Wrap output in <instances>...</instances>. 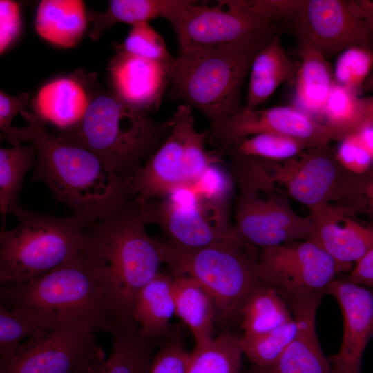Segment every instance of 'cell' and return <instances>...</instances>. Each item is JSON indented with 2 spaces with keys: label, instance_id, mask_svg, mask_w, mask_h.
Returning a JSON list of instances; mask_svg holds the SVG:
<instances>
[{
  "label": "cell",
  "instance_id": "cell-1",
  "mask_svg": "<svg viewBox=\"0 0 373 373\" xmlns=\"http://www.w3.org/2000/svg\"><path fill=\"white\" fill-rule=\"evenodd\" d=\"M27 125L13 126L6 140L12 145L26 141L36 150L33 180L43 182L73 215L90 222L106 219L133 197L126 179L88 149L50 134L46 122L33 112L20 111Z\"/></svg>",
  "mask_w": 373,
  "mask_h": 373
},
{
  "label": "cell",
  "instance_id": "cell-2",
  "mask_svg": "<svg viewBox=\"0 0 373 373\" xmlns=\"http://www.w3.org/2000/svg\"><path fill=\"white\" fill-rule=\"evenodd\" d=\"M0 303L30 309L56 328L87 327L108 332L118 317L102 265L88 246L30 281L1 286Z\"/></svg>",
  "mask_w": 373,
  "mask_h": 373
},
{
  "label": "cell",
  "instance_id": "cell-3",
  "mask_svg": "<svg viewBox=\"0 0 373 373\" xmlns=\"http://www.w3.org/2000/svg\"><path fill=\"white\" fill-rule=\"evenodd\" d=\"M107 91L97 82L83 119L57 135L88 149L126 179L162 144L173 128Z\"/></svg>",
  "mask_w": 373,
  "mask_h": 373
},
{
  "label": "cell",
  "instance_id": "cell-4",
  "mask_svg": "<svg viewBox=\"0 0 373 373\" xmlns=\"http://www.w3.org/2000/svg\"><path fill=\"white\" fill-rule=\"evenodd\" d=\"M139 202L131 198L111 216L90 222L88 247L98 257L114 308L131 316L141 289L157 275L164 260V243L146 231Z\"/></svg>",
  "mask_w": 373,
  "mask_h": 373
},
{
  "label": "cell",
  "instance_id": "cell-5",
  "mask_svg": "<svg viewBox=\"0 0 373 373\" xmlns=\"http://www.w3.org/2000/svg\"><path fill=\"white\" fill-rule=\"evenodd\" d=\"M275 35L179 54L171 68L169 97L198 109L211 126L240 112L242 88L254 59Z\"/></svg>",
  "mask_w": 373,
  "mask_h": 373
},
{
  "label": "cell",
  "instance_id": "cell-6",
  "mask_svg": "<svg viewBox=\"0 0 373 373\" xmlns=\"http://www.w3.org/2000/svg\"><path fill=\"white\" fill-rule=\"evenodd\" d=\"M15 216L18 224L0 233L1 286L30 281L88 246L90 222L79 216L60 218L23 207Z\"/></svg>",
  "mask_w": 373,
  "mask_h": 373
},
{
  "label": "cell",
  "instance_id": "cell-7",
  "mask_svg": "<svg viewBox=\"0 0 373 373\" xmlns=\"http://www.w3.org/2000/svg\"><path fill=\"white\" fill-rule=\"evenodd\" d=\"M164 243V264L171 275L197 281L211 298L216 318L224 322L240 318L246 300L262 283L256 273V247L237 236L198 248Z\"/></svg>",
  "mask_w": 373,
  "mask_h": 373
},
{
  "label": "cell",
  "instance_id": "cell-8",
  "mask_svg": "<svg viewBox=\"0 0 373 373\" xmlns=\"http://www.w3.org/2000/svg\"><path fill=\"white\" fill-rule=\"evenodd\" d=\"M256 162L271 182L307 207L309 215L337 210L352 216L368 208L366 191L370 180L365 181L342 166L329 144L309 149L287 160L256 157Z\"/></svg>",
  "mask_w": 373,
  "mask_h": 373
},
{
  "label": "cell",
  "instance_id": "cell-9",
  "mask_svg": "<svg viewBox=\"0 0 373 373\" xmlns=\"http://www.w3.org/2000/svg\"><path fill=\"white\" fill-rule=\"evenodd\" d=\"M230 173L238 189L234 231L245 242L264 248L309 240L314 230L309 215L298 214L288 196L248 156L230 157Z\"/></svg>",
  "mask_w": 373,
  "mask_h": 373
},
{
  "label": "cell",
  "instance_id": "cell-10",
  "mask_svg": "<svg viewBox=\"0 0 373 373\" xmlns=\"http://www.w3.org/2000/svg\"><path fill=\"white\" fill-rule=\"evenodd\" d=\"M352 267L305 240L260 248L256 273L262 283L274 288L287 303L323 295L338 274Z\"/></svg>",
  "mask_w": 373,
  "mask_h": 373
},
{
  "label": "cell",
  "instance_id": "cell-11",
  "mask_svg": "<svg viewBox=\"0 0 373 373\" xmlns=\"http://www.w3.org/2000/svg\"><path fill=\"white\" fill-rule=\"evenodd\" d=\"M139 203L146 224H157L177 245L198 248L236 236L231 207L200 198L191 186H178L162 197Z\"/></svg>",
  "mask_w": 373,
  "mask_h": 373
},
{
  "label": "cell",
  "instance_id": "cell-12",
  "mask_svg": "<svg viewBox=\"0 0 373 373\" xmlns=\"http://www.w3.org/2000/svg\"><path fill=\"white\" fill-rule=\"evenodd\" d=\"M216 2L187 0L170 23L179 54L222 48L283 31L278 24L256 19L231 0Z\"/></svg>",
  "mask_w": 373,
  "mask_h": 373
},
{
  "label": "cell",
  "instance_id": "cell-13",
  "mask_svg": "<svg viewBox=\"0 0 373 373\" xmlns=\"http://www.w3.org/2000/svg\"><path fill=\"white\" fill-rule=\"evenodd\" d=\"M95 331L87 327L56 328L23 342L1 359L0 373H94L106 358Z\"/></svg>",
  "mask_w": 373,
  "mask_h": 373
},
{
  "label": "cell",
  "instance_id": "cell-14",
  "mask_svg": "<svg viewBox=\"0 0 373 373\" xmlns=\"http://www.w3.org/2000/svg\"><path fill=\"white\" fill-rule=\"evenodd\" d=\"M298 42L316 48L327 60L352 47L373 50V32L342 0H301L289 21Z\"/></svg>",
  "mask_w": 373,
  "mask_h": 373
},
{
  "label": "cell",
  "instance_id": "cell-15",
  "mask_svg": "<svg viewBox=\"0 0 373 373\" xmlns=\"http://www.w3.org/2000/svg\"><path fill=\"white\" fill-rule=\"evenodd\" d=\"M208 142L221 150L239 140L260 133L283 135L300 140L310 148L339 141L337 134L323 122L299 109L275 106L246 110L211 126Z\"/></svg>",
  "mask_w": 373,
  "mask_h": 373
},
{
  "label": "cell",
  "instance_id": "cell-16",
  "mask_svg": "<svg viewBox=\"0 0 373 373\" xmlns=\"http://www.w3.org/2000/svg\"><path fill=\"white\" fill-rule=\"evenodd\" d=\"M171 119L173 128L162 144L126 179L129 193L140 203L162 197L176 187L193 184L186 157L188 137L195 127L191 107L180 104Z\"/></svg>",
  "mask_w": 373,
  "mask_h": 373
},
{
  "label": "cell",
  "instance_id": "cell-17",
  "mask_svg": "<svg viewBox=\"0 0 373 373\" xmlns=\"http://www.w3.org/2000/svg\"><path fill=\"white\" fill-rule=\"evenodd\" d=\"M326 293L338 303L343 323L340 349L329 358L332 373H361L362 356L373 337V294L347 278H336Z\"/></svg>",
  "mask_w": 373,
  "mask_h": 373
},
{
  "label": "cell",
  "instance_id": "cell-18",
  "mask_svg": "<svg viewBox=\"0 0 373 373\" xmlns=\"http://www.w3.org/2000/svg\"><path fill=\"white\" fill-rule=\"evenodd\" d=\"M173 62L155 61L116 51L108 65L112 92L138 110L156 111L169 86Z\"/></svg>",
  "mask_w": 373,
  "mask_h": 373
},
{
  "label": "cell",
  "instance_id": "cell-19",
  "mask_svg": "<svg viewBox=\"0 0 373 373\" xmlns=\"http://www.w3.org/2000/svg\"><path fill=\"white\" fill-rule=\"evenodd\" d=\"M97 82L96 73L82 69L50 80L34 97L33 113L59 131L71 128L84 117Z\"/></svg>",
  "mask_w": 373,
  "mask_h": 373
},
{
  "label": "cell",
  "instance_id": "cell-20",
  "mask_svg": "<svg viewBox=\"0 0 373 373\" xmlns=\"http://www.w3.org/2000/svg\"><path fill=\"white\" fill-rule=\"evenodd\" d=\"M323 295L287 302L297 323V332L285 350L265 373H332L316 334L315 318ZM258 368V367H257Z\"/></svg>",
  "mask_w": 373,
  "mask_h": 373
},
{
  "label": "cell",
  "instance_id": "cell-21",
  "mask_svg": "<svg viewBox=\"0 0 373 373\" xmlns=\"http://www.w3.org/2000/svg\"><path fill=\"white\" fill-rule=\"evenodd\" d=\"M309 216L314 230L309 240L338 262L352 265L373 249L371 225L363 226L352 219L351 215L337 210H326Z\"/></svg>",
  "mask_w": 373,
  "mask_h": 373
},
{
  "label": "cell",
  "instance_id": "cell-22",
  "mask_svg": "<svg viewBox=\"0 0 373 373\" xmlns=\"http://www.w3.org/2000/svg\"><path fill=\"white\" fill-rule=\"evenodd\" d=\"M108 332L111 350L94 373H149L157 338L145 334L131 317H117Z\"/></svg>",
  "mask_w": 373,
  "mask_h": 373
},
{
  "label": "cell",
  "instance_id": "cell-23",
  "mask_svg": "<svg viewBox=\"0 0 373 373\" xmlns=\"http://www.w3.org/2000/svg\"><path fill=\"white\" fill-rule=\"evenodd\" d=\"M297 70L296 64L285 53L280 35H275L254 59L243 108H258L281 84L294 77Z\"/></svg>",
  "mask_w": 373,
  "mask_h": 373
},
{
  "label": "cell",
  "instance_id": "cell-24",
  "mask_svg": "<svg viewBox=\"0 0 373 373\" xmlns=\"http://www.w3.org/2000/svg\"><path fill=\"white\" fill-rule=\"evenodd\" d=\"M88 14L79 0H43L37 6L35 30L48 42L63 48L77 45L87 26Z\"/></svg>",
  "mask_w": 373,
  "mask_h": 373
},
{
  "label": "cell",
  "instance_id": "cell-25",
  "mask_svg": "<svg viewBox=\"0 0 373 373\" xmlns=\"http://www.w3.org/2000/svg\"><path fill=\"white\" fill-rule=\"evenodd\" d=\"M175 314L173 276L160 272L139 292L131 317L145 334L158 338L169 334Z\"/></svg>",
  "mask_w": 373,
  "mask_h": 373
},
{
  "label": "cell",
  "instance_id": "cell-26",
  "mask_svg": "<svg viewBox=\"0 0 373 373\" xmlns=\"http://www.w3.org/2000/svg\"><path fill=\"white\" fill-rule=\"evenodd\" d=\"M301 58L296 73V93L303 112L320 115L334 84L328 60L313 46L298 42Z\"/></svg>",
  "mask_w": 373,
  "mask_h": 373
},
{
  "label": "cell",
  "instance_id": "cell-27",
  "mask_svg": "<svg viewBox=\"0 0 373 373\" xmlns=\"http://www.w3.org/2000/svg\"><path fill=\"white\" fill-rule=\"evenodd\" d=\"M186 0H111L103 12H89L88 19L92 23L90 38L97 40L102 32L116 23L131 26L142 22L162 17L171 23Z\"/></svg>",
  "mask_w": 373,
  "mask_h": 373
},
{
  "label": "cell",
  "instance_id": "cell-28",
  "mask_svg": "<svg viewBox=\"0 0 373 373\" xmlns=\"http://www.w3.org/2000/svg\"><path fill=\"white\" fill-rule=\"evenodd\" d=\"M173 295L175 315L189 328L195 345L211 341L216 309L205 289L191 277L173 276Z\"/></svg>",
  "mask_w": 373,
  "mask_h": 373
},
{
  "label": "cell",
  "instance_id": "cell-29",
  "mask_svg": "<svg viewBox=\"0 0 373 373\" xmlns=\"http://www.w3.org/2000/svg\"><path fill=\"white\" fill-rule=\"evenodd\" d=\"M240 318L242 336L269 332L294 318L285 300L273 287L262 283L244 304Z\"/></svg>",
  "mask_w": 373,
  "mask_h": 373
},
{
  "label": "cell",
  "instance_id": "cell-30",
  "mask_svg": "<svg viewBox=\"0 0 373 373\" xmlns=\"http://www.w3.org/2000/svg\"><path fill=\"white\" fill-rule=\"evenodd\" d=\"M35 146L17 143L11 148L0 149V213L2 220L21 209L18 197L28 171L35 166Z\"/></svg>",
  "mask_w": 373,
  "mask_h": 373
},
{
  "label": "cell",
  "instance_id": "cell-31",
  "mask_svg": "<svg viewBox=\"0 0 373 373\" xmlns=\"http://www.w3.org/2000/svg\"><path fill=\"white\" fill-rule=\"evenodd\" d=\"M53 329L52 323L30 309L0 303L1 359L12 356L26 341Z\"/></svg>",
  "mask_w": 373,
  "mask_h": 373
},
{
  "label": "cell",
  "instance_id": "cell-32",
  "mask_svg": "<svg viewBox=\"0 0 373 373\" xmlns=\"http://www.w3.org/2000/svg\"><path fill=\"white\" fill-rule=\"evenodd\" d=\"M242 354L241 336L222 332L209 343L195 345L188 373H239Z\"/></svg>",
  "mask_w": 373,
  "mask_h": 373
},
{
  "label": "cell",
  "instance_id": "cell-33",
  "mask_svg": "<svg viewBox=\"0 0 373 373\" xmlns=\"http://www.w3.org/2000/svg\"><path fill=\"white\" fill-rule=\"evenodd\" d=\"M309 149L311 148L305 142L294 137L274 133H260L239 140L218 151L223 155H236L284 161L295 157Z\"/></svg>",
  "mask_w": 373,
  "mask_h": 373
},
{
  "label": "cell",
  "instance_id": "cell-34",
  "mask_svg": "<svg viewBox=\"0 0 373 373\" xmlns=\"http://www.w3.org/2000/svg\"><path fill=\"white\" fill-rule=\"evenodd\" d=\"M297 332L294 318L269 332L254 336H241V345L248 359L258 368H269L279 358Z\"/></svg>",
  "mask_w": 373,
  "mask_h": 373
},
{
  "label": "cell",
  "instance_id": "cell-35",
  "mask_svg": "<svg viewBox=\"0 0 373 373\" xmlns=\"http://www.w3.org/2000/svg\"><path fill=\"white\" fill-rule=\"evenodd\" d=\"M358 99L354 91L334 81L321 116L323 124L337 134L339 141L358 129Z\"/></svg>",
  "mask_w": 373,
  "mask_h": 373
},
{
  "label": "cell",
  "instance_id": "cell-36",
  "mask_svg": "<svg viewBox=\"0 0 373 373\" xmlns=\"http://www.w3.org/2000/svg\"><path fill=\"white\" fill-rule=\"evenodd\" d=\"M115 45V51L152 61L173 63L175 58L168 51L163 37L149 22L132 26L124 41Z\"/></svg>",
  "mask_w": 373,
  "mask_h": 373
},
{
  "label": "cell",
  "instance_id": "cell-37",
  "mask_svg": "<svg viewBox=\"0 0 373 373\" xmlns=\"http://www.w3.org/2000/svg\"><path fill=\"white\" fill-rule=\"evenodd\" d=\"M373 66V50L352 47L342 52L333 71L334 81L356 91L370 75Z\"/></svg>",
  "mask_w": 373,
  "mask_h": 373
},
{
  "label": "cell",
  "instance_id": "cell-38",
  "mask_svg": "<svg viewBox=\"0 0 373 373\" xmlns=\"http://www.w3.org/2000/svg\"><path fill=\"white\" fill-rule=\"evenodd\" d=\"M236 184L230 171L220 164L208 166L191 186L197 195L206 201L231 207Z\"/></svg>",
  "mask_w": 373,
  "mask_h": 373
},
{
  "label": "cell",
  "instance_id": "cell-39",
  "mask_svg": "<svg viewBox=\"0 0 373 373\" xmlns=\"http://www.w3.org/2000/svg\"><path fill=\"white\" fill-rule=\"evenodd\" d=\"M231 3L256 19L278 24V21H290L301 0H231Z\"/></svg>",
  "mask_w": 373,
  "mask_h": 373
},
{
  "label": "cell",
  "instance_id": "cell-40",
  "mask_svg": "<svg viewBox=\"0 0 373 373\" xmlns=\"http://www.w3.org/2000/svg\"><path fill=\"white\" fill-rule=\"evenodd\" d=\"M191 359L180 336H175L153 357L149 373H188Z\"/></svg>",
  "mask_w": 373,
  "mask_h": 373
},
{
  "label": "cell",
  "instance_id": "cell-41",
  "mask_svg": "<svg viewBox=\"0 0 373 373\" xmlns=\"http://www.w3.org/2000/svg\"><path fill=\"white\" fill-rule=\"evenodd\" d=\"M336 152L338 162L348 171L362 175L373 162V159L355 133L340 141Z\"/></svg>",
  "mask_w": 373,
  "mask_h": 373
},
{
  "label": "cell",
  "instance_id": "cell-42",
  "mask_svg": "<svg viewBox=\"0 0 373 373\" xmlns=\"http://www.w3.org/2000/svg\"><path fill=\"white\" fill-rule=\"evenodd\" d=\"M19 4L10 0L0 1V52L3 54L17 39L21 30Z\"/></svg>",
  "mask_w": 373,
  "mask_h": 373
},
{
  "label": "cell",
  "instance_id": "cell-43",
  "mask_svg": "<svg viewBox=\"0 0 373 373\" xmlns=\"http://www.w3.org/2000/svg\"><path fill=\"white\" fill-rule=\"evenodd\" d=\"M30 101V96L26 93H21L12 96L1 90L0 92V129L6 138L12 128V121L25 108Z\"/></svg>",
  "mask_w": 373,
  "mask_h": 373
},
{
  "label": "cell",
  "instance_id": "cell-44",
  "mask_svg": "<svg viewBox=\"0 0 373 373\" xmlns=\"http://www.w3.org/2000/svg\"><path fill=\"white\" fill-rule=\"evenodd\" d=\"M347 278L357 285L373 289V249L356 262Z\"/></svg>",
  "mask_w": 373,
  "mask_h": 373
},
{
  "label": "cell",
  "instance_id": "cell-45",
  "mask_svg": "<svg viewBox=\"0 0 373 373\" xmlns=\"http://www.w3.org/2000/svg\"><path fill=\"white\" fill-rule=\"evenodd\" d=\"M351 12L363 20L373 32V1H347Z\"/></svg>",
  "mask_w": 373,
  "mask_h": 373
},
{
  "label": "cell",
  "instance_id": "cell-46",
  "mask_svg": "<svg viewBox=\"0 0 373 373\" xmlns=\"http://www.w3.org/2000/svg\"><path fill=\"white\" fill-rule=\"evenodd\" d=\"M367 124H373V96L358 99V130Z\"/></svg>",
  "mask_w": 373,
  "mask_h": 373
},
{
  "label": "cell",
  "instance_id": "cell-47",
  "mask_svg": "<svg viewBox=\"0 0 373 373\" xmlns=\"http://www.w3.org/2000/svg\"><path fill=\"white\" fill-rule=\"evenodd\" d=\"M354 133L373 159V124H367Z\"/></svg>",
  "mask_w": 373,
  "mask_h": 373
},
{
  "label": "cell",
  "instance_id": "cell-48",
  "mask_svg": "<svg viewBox=\"0 0 373 373\" xmlns=\"http://www.w3.org/2000/svg\"><path fill=\"white\" fill-rule=\"evenodd\" d=\"M366 193L370 208L373 209V176L368 182ZM371 226L373 227V224Z\"/></svg>",
  "mask_w": 373,
  "mask_h": 373
},
{
  "label": "cell",
  "instance_id": "cell-49",
  "mask_svg": "<svg viewBox=\"0 0 373 373\" xmlns=\"http://www.w3.org/2000/svg\"><path fill=\"white\" fill-rule=\"evenodd\" d=\"M362 90L364 92H373V71L370 73L367 79L364 82L361 86Z\"/></svg>",
  "mask_w": 373,
  "mask_h": 373
},
{
  "label": "cell",
  "instance_id": "cell-50",
  "mask_svg": "<svg viewBox=\"0 0 373 373\" xmlns=\"http://www.w3.org/2000/svg\"><path fill=\"white\" fill-rule=\"evenodd\" d=\"M255 373H265V372L262 371V370L256 367V370Z\"/></svg>",
  "mask_w": 373,
  "mask_h": 373
}]
</instances>
